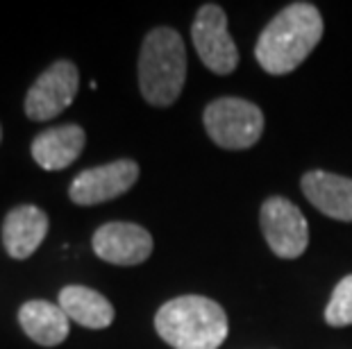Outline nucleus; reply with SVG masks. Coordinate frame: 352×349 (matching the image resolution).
Wrapping results in <instances>:
<instances>
[{"instance_id":"nucleus-1","label":"nucleus","mask_w":352,"mask_h":349,"mask_svg":"<svg viewBox=\"0 0 352 349\" xmlns=\"http://www.w3.org/2000/svg\"><path fill=\"white\" fill-rule=\"evenodd\" d=\"M323 36V16L311 3H294L264 27L254 46L259 66L271 75L296 71Z\"/></svg>"},{"instance_id":"nucleus-2","label":"nucleus","mask_w":352,"mask_h":349,"mask_svg":"<svg viewBox=\"0 0 352 349\" xmlns=\"http://www.w3.org/2000/svg\"><path fill=\"white\" fill-rule=\"evenodd\" d=\"M155 329L173 349H219L230 324L221 304L202 295H182L157 311Z\"/></svg>"},{"instance_id":"nucleus-3","label":"nucleus","mask_w":352,"mask_h":349,"mask_svg":"<svg viewBox=\"0 0 352 349\" xmlns=\"http://www.w3.org/2000/svg\"><path fill=\"white\" fill-rule=\"evenodd\" d=\"M186 82L184 39L173 27H155L139 53V88L148 105H175Z\"/></svg>"},{"instance_id":"nucleus-4","label":"nucleus","mask_w":352,"mask_h":349,"mask_svg":"<svg viewBox=\"0 0 352 349\" xmlns=\"http://www.w3.org/2000/svg\"><path fill=\"white\" fill-rule=\"evenodd\" d=\"M202 123L209 139L223 150H248L264 132L261 109L243 98H219L209 102Z\"/></svg>"},{"instance_id":"nucleus-5","label":"nucleus","mask_w":352,"mask_h":349,"mask_svg":"<svg viewBox=\"0 0 352 349\" xmlns=\"http://www.w3.org/2000/svg\"><path fill=\"white\" fill-rule=\"evenodd\" d=\"M191 39L200 62L216 75H230L239 64V50L230 36L226 10L214 3L202 5L193 19Z\"/></svg>"},{"instance_id":"nucleus-6","label":"nucleus","mask_w":352,"mask_h":349,"mask_svg":"<svg viewBox=\"0 0 352 349\" xmlns=\"http://www.w3.org/2000/svg\"><path fill=\"white\" fill-rule=\"evenodd\" d=\"M80 88L78 66L69 59H59L41 73L25 95V116L30 121L43 123L57 118L71 107Z\"/></svg>"},{"instance_id":"nucleus-7","label":"nucleus","mask_w":352,"mask_h":349,"mask_svg":"<svg viewBox=\"0 0 352 349\" xmlns=\"http://www.w3.org/2000/svg\"><path fill=\"white\" fill-rule=\"evenodd\" d=\"M261 232L280 258H298L305 254L309 245V225H307L302 211L282 195L268 197L259 211Z\"/></svg>"},{"instance_id":"nucleus-8","label":"nucleus","mask_w":352,"mask_h":349,"mask_svg":"<svg viewBox=\"0 0 352 349\" xmlns=\"http://www.w3.org/2000/svg\"><path fill=\"white\" fill-rule=\"evenodd\" d=\"M139 180V163L132 159H118L104 166L87 168L71 182L69 195L80 206H94L121 197Z\"/></svg>"},{"instance_id":"nucleus-9","label":"nucleus","mask_w":352,"mask_h":349,"mask_svg":"<svg viewBox=\"0 0 352 349\" xmlns=\"http://www.w3.org/2000/svg\"><path fill=\"white\" fill-rule=\"evenodd\" d=\"M94 252L104 263L139 265L153 254V236L134 222H104L94 234Z\"/></svg>"},{"instance_id":"nucleus-10","label":"nucleus","mask_w":352,"mask_h":349,"mask_svg":"<svg viewBox=\"0 0 352 349\" xmlns=\"http://www.w3.org/2000/svg\"><path fill=\"white\" fill-rule=\"evenodd\" d=\"M48 234V215L34 204H21L3 220L5 252L16 261L30 258Z\"/></svg>"},{"instance_id":"nucleus-11","label":"nucleus","mask_w":352,"mask_h":349,"mask_svg":"<svg viewBox=\"0 0 352 349\" xmlns=\"http://www.w3.org/2000/svg\"><path fill=\"white\" fill-rule=\"evenodd\" d=\"M302 193L327 218L352 222V180L325 170H311L302 177Z\"/></svg>"},{"instance_id":"nucleus-12","label":"nucleus","mask_w":352,"mask_h":349,"mask_svg":"<svg viewBox=\"0 0 352 349\" xmlns=\"http://www.w3.org/2000/svg\"><path fill=\"white\" fill-rule=\"evenodd\" d=\"M87 134L80 125H59V128L43 130L32 141V159L43 170H64L76 163L85 150Z\"/></svg>"},{"instance_id":"nucleus-13","label":"nucleus","mask_w":352,"mask_h":349,"mask_svg":"<svg viewBox=\"0 0 352 349\" xmlns=\"http://www.w3.org/2000/svg\"><path fill=\"white\" fill-rule=\"evenodd\" d=\"M19 324L32 343L57 347L69 338L71 320L59 304L46 300H30L19 309Z\"/></svg>"},{"instance_id":"nucleus-14","label":"nucleus","mask_w":352,"mask_h":349,"mask_svg":"<svg viewBox=\"0 0 352 349\" xmlns=\"http://www.w3.org/2000/svg\"><path fill=\"white\" fill-rule=\"evenodd\" d=\"M59 306L69 320L87 329H104L114 322V306L104 295L87 286H66L59 293Z\"/></svg>"},{"instance_id":"nucleus-15","label":"nucleus","mask_w":352,"mask_h":349,"mask_svg":"<svg viewBox=\"0 0 352 349\" xmlns=\"http://www.w3.org/2000/svg\"><path fill=\"white\" fill-rule=\"evenodd\" d=\"M325 322L329 326L352 324V274L343 277L339 284H336L325 309Z\"/></svg>"},{"instance_id":"nucleus-16","label":"nucleus","mask_w":352,"mask_h":349,"mask_svg":"<svg viewBox=\"0 0 352 349\" xmlns=\"http://www.w3.org/2000/svg\"><path fill=\"white\" fill-rule=\"evenodd\" d=\"M0 141H3V128H0Z\"/></svg>"}]
</instances>
